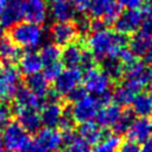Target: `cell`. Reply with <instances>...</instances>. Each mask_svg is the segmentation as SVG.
<instances>
[{
  "label": "cell",
  "instance_id": "43",
  "mask_svg": "<svg viewBox=\"0 0 152 152\" xmlns=\"http://www.w3.org/2000/svg\"><path fill=\"white\" fill-rule=\"evenodd\" d=\"M148 94L151 95V97H152V84L150 86V91H148Z\"/></svg>",
  "mask_w": 152,
  "mask_h": 152
},
{
  "label": "cell",
  "instance_id": "23",
  "mask_svg": "<svg viewBox=\"0 0 152 152\" xmlns=\"http://www.w3.org/2000/svg\"><path fill=\"white\" fill-rule=\"evenodd\" d=\"M36 138L46 148V151H57L63 145V138L61 131L55 127H44L37 132Z\"/></svg>",
  "mask_w": 152,
  "mask_h": 152
},
{
  "label": "cell",
  "instance_id": "9",
  "mask_svg": "<svg viewBox=\"0 0 152 152\" xmlns=\"http://www.w3.org/2000/svg\"><path fill=\"white\" fill-rule=\"evenodd\" d=\"M88 11L91 18H100L107 26H110L119 17L121 7L116 0H91Z\"/></svg>",
  "mask_w": 152,
  "mask_h": 152
},
{
  "label": "cell",
  "instance_id": "27",
  "mask_svg": "<svg viewBox=\"0 0 152 152\" xmlns=\"http://www.w3.org/2000/svg\"><path fill=\"white\" fill-rule=\"evenodd\" d=\"M25 86L33 93L36 94L38 97L40 99H45L50 91V86H49V81L44 77L43 74L40 72H36L32 75H27L24 80Z\"/></svg>",
  "mask_w": 152,
  "mask_h": 152
},
{
  "label": "cell",
  "instance_id": "11",
  "mask_svg": "<svg viewBox=\"0 0 152 152\" xmlns=\"http://www.w3.org/2000/svg\"><path fill=\"white\" fill-rule=\"evenodd\" d=\"M83 72L81 68H66L65 70H62L61 74L53 80V88L52 90L59 95L61 97L64 96L70 89L80 84L82 81Z\"/></svg>",
  "mask_w": 152,
  "mask_h": 152
},
{
  "label": "cell",
  "instance_id": "30",
  "mask_svg": "<svg viewBox=\"0 0 152 152\" xmlns=\"http://www.w3.org/2000/svg\"><path fill=\"white\" fill-rule=\"evenodd\" d=\"M135 119V114L134 112L132 110V108H125L122 109L120 116L118 118V120L113 124V126L110 127L113 133L116 134V135H122V134H126L127 129L129 128L131 124L133 122V120Z\"/></svg>",
  "mask_w": 152,
  "mask_h": 152
},
{
  "label": "cell",
  "instance_id": "6",
  "mask_svg": "<svg viewBox=\"0 0 152 152\" xmlns=\"http://www.w3.org/2000/svg\"><path fill=\"white\" fill-rule=\"evenodd\" d=\"M83 87L86 90L95 96H99L108 90H110L113 82L109 77L100 69L99 65L90 68L83 72Z\"/></svg>",
  "mask_w": 152,
  "mask_h": 152
},
{
  "label": "cell",
  "instance_id": "29",
  "mask_svg": "<svg viewBox=\"0 0 152 152\" xmlns=\"http://www.w3.org/2000/svg\"><path fill=\"white\" fill-rule=\"evenodd\" d=\"M137 94L138 93L135 90H133L127 83L119 82V84L112 91L113 102L119 104L120 107H128L132 103V101Z\"/></svg>",
  "mask_w": 152,
  "mask_h": 152
},
{
  "label": "cell",
  "instance_id": "16",
  "mask_svg": "<svg viewBox=\"0 0 152 152\" xmlns=\"http://www.w3.org/2000/svg\"><path fill=\"white\" fill-rule=\"evenodd\" d=\"M44 99L38 97L36 94H33L25 84H19L15 89V93L13 95V107L17 108H31L39 110L42 106L44 104Z\"/></svg>",
  "mask_w": 152,
  "mask_h": 152
},
{
  "label": "cell",
  "instance_id": "1",
  "mask_svg": "<svg viewBox=\"0 0 152 152\" xmlns=\"http://www.w3.org/2000/svg\"><path fill=\"white\" fill-rule=\"evenodd\" d=\"M129 36L103 28L95 32H89L87 39H84L86 48L94 56L96 62H100L108 56H118L119 52L128 46Z\"/></svg>",
  "mask_w": 152,
  "mask_h": 152
},
{
  "label": "cell",
  "instance_id": "28",
  "mask_svg": "<svg viewBox=\"0 0 152 152\" xmlns=\"http://www.w3.org/2000/svg\"><path fill=\"white\" fill-rule=\"evenodd\" d=\"M132 110L138 116H152V97L148 93H138L132 101Z\"/></svg>",
  "mask_w": 152,
  "mask_h": 152
},
{
  "label": "cell",
  "instance_id": "46",
  "mask_svg": "<svg viewBox=\"0 0 152 152\" xmlns=\"http://www.w3.org/2000/svg\"><path fill=\"white\" fill-rule=\"evenodd\" d=\"M1 104H2V101H1V100H0V107H1Z\"/></svg>",
  "mask_w": 152,
  "mask_h": 152
},
{
  "label": "cell",
  "instance_id": "26",
  "mask_svg": "<svg viewBox=\"0 0 152 152\" xmlns=\"http://www.w3.org/2000/svg\"><path fill=\"white\" fill-rule=\"evenodd\" d=\"M122 109L119 104L110 102L106 106H103L102 108L100 107L95 119H96V124L100 125L103 128H110L113 126V124L118 120V118L120 116Z\"/></svg>",
  "mask_w": 152,
  "mask_h": 152
},
{
  "label": "cell",
  "instance_id": "13",
  "mask_svg": "<svg viewBox=\"0 0 152 152\" xmlns=\"http://www.w3.org/2000/svg\"><path fill=\"white\" fill-rule=\"evenodd\" d=\"M86 50L84 38L80 37L77 40L68 44L61 51V62L66 68H76L80 66L83 52Z\"/></svg>",
  "mask_w": 152,
  "mask_h": 152
},
{
  "label": "cell",
  "instance_id": "33",
  "mask_svg": "<svg viewBox=\"0 0 152 152\" xmlns=\"http://www.w3.org/2000/svg\"><path fill=\"white\" fill-rule=\"evenodd\" d=\"M62 70H63V64H62L61 61H57V62H53V63L43 65V75H44V77L49 82L50 81H53L61 74Z\"/></svg>",
  "mask_w": 152,
  "mask_h": 152
},
{
  "label": "cell",
  "instance_id": "35",
  "mask_svg": "<svg viewBox=\"0 0 152 152\" xmlns=\"http://www.w3.org/2000/svg\"><path fill=\"white\" fill-rule=\"evenodd\" d=\"M146 0H116L118 5L121 8H126V10H137V8H141L145 5Z\"/></svg>",
  "mask_w": 152,
  "mask_h": 152
},
{
  "label": "cell",
  "instance_id": "15",
  "mask_svg": "<svg viewBox=\"0 0 152 152\" xmlns=\"http://www.w3.org/2000/svg\"><path fill=\"white\" fill-rule=\"evenodd\" d=\"M24 2L25 0H7L1 15L0 25L5 28L18 24L24 18Z\"/></svg>",
  "mask_w": 152,
  "mask_h": 152
},
{
  "label": "cell",
  "instance_id": "2",
  "mask_svg": "<svg viewBox=\"0 0 152 152\" xmlns=\"http://www.w3.org/2000/svg\"><path fill=\"white\" fill-rule=\"evenodd\" d=\"M8 38L19 48L28 50L36 49L43 39L42 25L32 23H18L8 28Z\"/></svg>",
  "mask_w": 152,
  "mask_h": 152
},
{
  "label": "cell",
  "instance_id": "47",
  "mask_svg": "<svg viewBox=\"0 0 152 152\" xmlns=\"http://www.w3.org/2000/svg\"><path fill=\"white\" fill-rule=\"evenodd\" d=\"M0 137H1V127H0Z\"/></svg>",
  "mask_w": 152,
  "mask_h": 152
},
{
  "label": "cell",
  "instance_id": "3",
  "mask_svg": "<svg viewBox=\"0 0 152 152\" xmlns=\"http://www.w3.org/2000/svg\"><path fill=\"white\" fill-rule=\"evenodd\" d=\"M124 82L133 90L140 93L145 87L152 84V65L135 58L131 63L124 65Z\"/></svg>",
  "mask_w": 152,
  "mask_h": 152
},
{
  "label": "cell",
  "instance_id": "5",
  "mask_svg": "<svg viewBox=\"0 0 152 152\" xmlns=\"http://www.w3.org/2000/svg\"><path fill=\"white\" fill-rule=\"evenodd\" d=\"M21 80V72L15 64H6L0 68V100L11 101Z\"/></svg>",
  "mask_w": 152,
  "mask_h": 152
},
{
  "label": "cell",
  "instance_id": "25",
  "mask_svg": "<svg viewBox=\"0 0 152 152\" xmlns=\"http://www.w3.org/2000/svg\"><path fill=\"white\" fill-rule=\"evenodd\" d=\"M21 53L23 52L20 48L17 46L8 38V36H5L0 39V64L1 65L18 63Z\"/></svg>",
  "mask_w": 152,
  "mask_h": 152
},
{
  "label": "cell",
  "instance_id": "42",
  "mask_svg": "<svg viewBox=\"0 0 152 152\" xmlns=\"http://www.w3.org/2000/svg\"><path fill=\"white\" fill-rule=\"evenodd\" d=\"M4 37V27L0 25V39Z\"/></svg>",
  "mask_w": 152,
  "mask_h": 152
},
{
  "label": "cell",
  "instance_id": "39",
  "mask_svg": "<svg viewBox=\"0 0 152 152\" xmlns=\"http://www.w3.org/2000/svg\"><path fill=\"white\" fill-rule=\"evenodd\" d=\"M142 58H144V62H146L148 64H152V45L150 46V49L147 50V52L145 53V56Z\"/></svg>",
  "mask_w": 152,
  "mask_h": 152
},
{
  "label": "cell",
  "instance_id": "17",
  "mask_svg": "<svg viewBox=\"0 0 152 152\" xmlns=\"http://www.w3.org/2000/svg\"><path fill=\"white\" fill-rule=\"evenodd\" d=\"M48 2L46 0H25L24 2V18L32 24L42 25L48 18Z\"/></svg>",
  "mask_w": 152,
  "mask_h": 152
},
{
  "label": "cell",
  "instance_id": "49",
  "mask_svg": "<svg viewBox=\"0 0 152 152\" xmlns=\"http://www.w3.org/2000/svg\"><path fill=\"white\" fill-rule=\"evenodd\" d=\"M1 152H6V151H4V150H2V151H1Z\"/></svg>",
  "mask_w": 152,
  "mask_h": 152
},
{
  "label": "cell",
  "instance_id": "48",
  "mask_svg": "<svg viewBox=\"0 0 152 152\" xmlns=\"http://www.w3.org/2000/svg\"><path fill=\"white\" fill-rule=\"evenodd\" d=\"M151 36H152V28H151Z\"/></svg>",
  "mask_w": 152,
  "mask_h": 152
},
{
  "label": "cell",
  "instance_id": "18",
  "mask_svg": "<svg viewBox=\"0 0 152 152\" xmlns=\"http://www.w3.org/2000/svg\"><path fill=\"white\" fill-rule=\"evenodd\" d=\"M64 108V102L62 100H46L40 108L42 124L45 127H56L61 119Z\"/></svg>",
  "mask_w": 152,
  "mask_h": 152
},
{
  "label": "cell",
  "instance_id": "32",
  "mask_svg": "<svg viewBox=\"0 0 152 152\" xmlns=\"http://www.w3.org/2000/svg\"><path fill=\"white\" fill-rule=\"evenodd\" d=\"M88 94V91L86 90V88L83 86L77 84L76 87H74L72 89H70L65 95H64V103H75L77 101H80L81 99H83L86 95Z\"/></svg>",
  "mask_w": 152,
  "mask_h": 152
},
{
  "label": "cell",
  "instance_id": "31",
  "mask_svg": "<svg viewBox=\"0 0 152 152\" xmlns=\"http://www.w3.org/2000/svg\"><path fill=\"white\" fill-rule=\"evenodd\" d=\"M43 65L61 61V49L58 45H56L55 43H50V44H45L42 50L39 51Z\"/></svg>",
  "mask_w": 152,
  "mask_h": 152
},
{
  "label": "cell",
  "instance_id": "8",
  "mask_svg": "<svg viewBox=\"0 0 152 152\" xmlns=\"http://www.w3.org/2000/svg\"><path fill=\"white\" fill-rule=\"evenodd\" d=\"M144 20V11L140 8L137 10H125L124 12H120L119 17L114 21V28L116 32L132 36L135 33L142 25Z\"/></svg>",
  "mask_w": 152,
  "mask_h": 152
},
{
  "label": "cell",
  "instance_id": "41",
  "mask_svg": "<svg viewBox=\"0 0 152 152\" xmlns=\"http://www.w3.org/2000/svg\"><path fill=\"white\" fill-rule=\"evenodd\" d=\"M6 2H7V0H0V15H1V12H2V10H4L5 5H6Z\"/></svg>",
  "mask_w": 152,
  "mask_h": 152
},
{
  "label": "cell",
  "instance_id": "40",
  "mask_svg": "<svg viewBox=\"0 0 152 152\" xmlns=\"http://www.w3.org/2000/svg\"><path fill=\"white\" fill-rule=\"evenodd\" d=\"M145 10L152 13V0H146L145 1Z\"/></svg>",
  "mask_w": 152,
  "mask_h": 152
},
{
  "label": "cell",
  "instance_id": "21",
  "mask_svg": "<svg viewBox=\"0 0 152 152\" xmlns=\"http://www.w3.org/2000/svg\"><path fill=\"white\" fill-rule=\"evenodd\" d=\"M151 45H152V36L141 28H139L135 33H133L132 37L128 39V49L138 58L144 57Z\"/></svg>",
  "mask_w": 152,
  "mask_h": 152
},
{
  "label": "cell",
  "instance_id": "24",
  "mask_svg": "<svg viewBox=\"0 0 152 152\" xmlns=\"http://www.w3.org/2000/svg\"><path fill=\"white\" fill-rule=\"evenodd\" d=\"M19 70L24 75H32L36 72H39L43 69V62L40 58L39 52L28 50L24 53H21L19 61Z\"/></svg>",
  "mask_w": 152,
  "mask_h": 152
},
{
  "label": "cell",
  "instance_id": "7",
  "mask_svg": "<svg viewBox=\"0 0 152 152\" xmlns=\"http://www.w3.org/2000/svg\"><path fill=\"white\" fill-rule=\"evenodd\" d=\"M100 107L101 104L97 96L87 94L83 99L72 103V107H70V113L76 124H82L94 120Z\"/></svg>",
  "mask_w": 152,
  "mask_h": 152
},
{
  "label": "cell",
  "instance_id": "22",
  "mask_svg": "<svg viewBox=\"0 0 152 152\" xmlns=\"http://www.w3.org/2000/svg\"><path fill=\"white\" fill-rule=\"evenodd\" d=\"M97 65L113 83H119L124 77V64L116 56H108L101 59Z\"/></svg>",
  "mask_w": 152,
  "mask_h": 152
},
{
  "label": "cell",
  "instance_id": "14",
  "mask_svg": "<svg viewBox=\"0 0 152 152\" xmlns=\"http://www.w3.org/2000/svg\"><path fill=\"white\" fill-rule=\"evenodd\" d=\"M12 109H13V115H15L17 118V121L27 133H37L42 128L43 124L38 110L31 108H17L13 106Z\"/></svg>",
  "mask_w": 152,
  "mask_h": 152
},
{
  "label": "cell",
  "instance_id": "19",
  "mask_svg": "<svg viewBox=\"0 0 152 152\" xmlns=\"http://www.w3.org/2000/svg\"><path fill=\"white\" fill-rule=\"evenodd\" d=\"M109 131H107V128L101 127L100 125H97L96 122L91 121H86L80 124L78 128H77V134L89 145V146H95L97 145L103 138L104 135L108 133Z\"/></svg>",
  "mask_w": 152,
  "mask_h": 152
},
{
  "label": "cell",
  "instance_id": "34",
  "mask_svg": "<svg viewBox=\"0 0 152 152\" xmlns=\"http://www.w3.org/2000/svg\"><path fill=\"white\" fill-rule=\"evenodd\" d=\"M20 152H48L37 138H28Z\"/></svg>",
  "mask_w": 152,
  "mask_h": 152
},
{
  "label": "cell",
  "instance_id": "44",
  "mask_svg": "<svg viewBox=\"0 0 152 152\" xmlns=\"http://www.w3.org/2000/svg\"><path fill=\"white\" fill-rule=\"evenodd\" d=\"M62 152H72V151H71V150H69V148H64Z\"/></svg>",
  "mask_w": 152,
  "mask_h": 152
},
{
  "label": "cell",
  "instance_id": "37",
  "mask_svg": "<svg viewBox=\"0 0 152 152\" xmlns=\"http://www.w3.org/2000/svg\"><path fill=\"white\" fill-rule=\"evenodd\" d=\"M90 1L91 0H72L76 12H80V13H86L89 10Z\"/></svg>",
  "mask_w": 152,
  "mask_h": 152
},
{
  "label": "cell",
  "instance_id": "4",
  "mask_svg": "<svg viewBox=\"0 0 152 152\" xmlns=\"http://www.w3.org/2000/svg\"><path fill=\"white\" fill-rule=\"evenodd\" d=\"M1 138V144L8 152H20L30 137L17 120H10L5 125Z\"/></svg>",
  "mask_w": 152,
  "mask_h": 152
},
{
  "label": "cell",
  "instance_id": "38",
  "mask_svg": "<svg viewBox=\"0 0 152 152\" xmlns=\"http://www.w3.org/2000/svg\"><path fill=\"white\" fill-rule=\"evenodd\" d=\"M140 151L141 152H152V139L146 140L142 144V147L140 148Z\"/></svg>",
  "mask_w": 152,
  "mask_h": 152
},
{
  "label": "cell",
  "instance_id": "45",
  "mask_svg": "<svg viewBox=\"0 0 152 152\" xmlns=\"http://www.w3.org/2000/svg\"><path fill=\"white\" fill-rule=\"evenodd\" d=\"M2 151V144H1V141H0V152Z\"/></svg>",
  "mask_w": 152,
  "mask_h": 152
},
{
  "label": "cell",
  "instance_id": "10",
  "mask_svg": "<svg viewBox=\"0 0 152 152\" xmlns=\"http://www.w3.org/2000/svg\"><path fill=\"white\" fill-rule=\"evenodd\" d=\"M50 38L58 46H65L80 38L77 27L72 20L56 21L50 26Z\"/></svg>",
  "mask_w": 152,
  "mask_h": 152
},
{
  "label": "cell",
  "instance_id": "36",
  "mask_svg": "<svg viewBox=\"0 0 152 152\" xmlns=\"http://www.w3.org/2000/svg\"><path fill=\"white\" fill-rule=\"evenodd\" d=\"M118 150H119V152H141L139 144L133 142L131 140L121 141V144H120Z\"/></svg>",
  "mask_w": 152,
  "mask_h": 152
},
{
  "label": "cell",
  "instance_id": "12",
  "mask_svg": "<svg viewBox=\"0 0 152 152\" xmlns=\"http://www.w3.org/2000/svg\"><path fill=\"white\" fill-rule=\"evenodd\" d=\"M127 140L137 144H144L152 135V120L150 118H135L126 132Z\"/></svg>",
  "mask_w": 152,
  "mask_h": 152
},
{
  "label": "cell",
  "instance_id": "20",
  "mask_svg": "<svg viewBox=\"0 0 152 152\" xmlns=\"http://www.w3.org/2000/svg\"><path fill=\"white\" fill-rule=\"evenodd\" d=\"M48 8L50 15L56 21L74 20L76 17V10L72 0H50Z\"/></svg>",
  "mask_w": 152,
  "mask_h": 152
}]
</instances>
